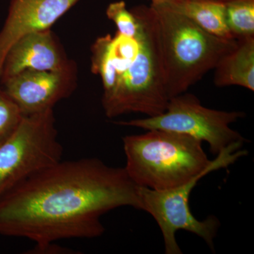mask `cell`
I'll use <instances>...</instances> for the list:
<instances>
[{
	"label": "cell",
	"instance_id": "obj_1",
	"mask_svg": "<svg viewBox=\"0 0 254 254\" xmlns=\"http://www.w3.org/2000/svg\"><path fill=\"white\" fill-rule=\"evenodd\" d=\"M141 210L138 187L124 168L98 158L60 160L37 172L0 198V235L43 247L65 239H93L114 209Z\"/></svg>",
	"mask_w": 254,
	"mask_h": 254
},
{
	"label": "cell",
	"instance_id": "obj_2",
	"mask_svg": "<svg viewBox=\"0 0 254 254\" xmlns=\"http://www.w3.org/2000/svg\"><path fill=\"white\" fill-rule=\"evenodd\" d=\"M123 137L125 168L138 187L155 190L187 183L211 163L203 142L183 133L160 129Z\"/></svg>",
	"mask_w": 254,
	"mask_h": 254
},
{
	"label": "cell",
	"instance_id": "obj_3",
	"mask_svg": "<svg viewBox=\"0 0 254 254\" xmlns=\"http://www.w3.org/2000/svg\"><path fill=\"white\" fill-rule=\"evenodd\" d=\"M151 6L158 21L165 88L170 100L214 69L236 46L237 40L213 36L167 4Z\"/></svg>",
	"mask_w": 254,
	"mask_h": 254
},
{
	"label": "cell",
	"instance_id": "obj_4",
	"mask_svg": "<svg viewBox=\"0 0 254 254\" xmlns=\"http://www.w3.org/2000/svg\"><path fill=\"white\" fill-rule=\"evenodd\" d=\"M130 10L139 25L136 35L139 48L113 93L102 100L105 115L109 118L130 113L157 116L165 111L170 100L165 88L154 9L151 5H140Z\"/></svg>",
	"mask_w": 254,
	"mask_h": 254
},
{
	"label": "cell",
	"instance_id": "obj_5",
	"mask_svg": "<svg viewBox=\"0 0 254 254\" xmlns=\"http://www.w3.org/2000/svg\"><path fill=\"white\" fill-rule=\"evenodd\" d=\"M243 145L244 142H237L229 145L216 155L204 171L180 186L163 190L138 187L141 210L149 213L160 227L165 254H182L176 239L177 232L180 230L200 237L214 251V239L220 222L215 216H209L203 220L195 218L190 210V193L203 177L220 169L227 168L245 156L247 151L242 149Z\"/></svg>",
	"mask_w": 254,
	"mask_h": 254
},
{
	"label": "cell",
	"instance_id": "obj_6",
	"mask_svg": "<svg viewBox=\"0 0 254 254\" xmlns=\"http://www.w3.org/2000/svg\"><path fill=\"white\" fill-rule=\"evenodd\" d=\"M53 110L23 116L0 145V198L28 177L62 160Z\"/></svg>",
	"mask_w": 254,
	"mask_h": 254
},
{
	"label": "cell",
	"instance_id": "obj_7",
	"mask_svg": "<svg viewBox=\"0 0 254 254\" xmlns=\"http://www.w3.org/2000/svg\"><path fill=\"white\" fill-rule=\"evenodd\" d=\"M245 114L205 108L194 95L190 93L173 97L163 113L154 117L120 121V126L136 127L145 130L160 129L183 133L206 142L210 151L216 156L229 145L245 142V138L230 125Z\"/></svg>",
	"mask_w": 254,
	"mask_h": 254
},
{
	"label": "cell",
	"instance_id": "obj_8",
	"mask_svg": "<svg viewBox=\"0 0 254 254\" xmlns=\"http://www.w3.org/2000/svg\"><path fill=\"white\" fill-rule=\"evenodd\" d=\"M23 116L53 110L77 86V66L63 71L24 70L1 82Z\"/></svg>",
	"mask_w": 254,
	"mask_h": 254
},
{
	"label": "cell",
	"instance_id": "obj_9",
	"mask_svg": "<svg viewBox=\"0 0 254 254\" xmlns=\"http://www.w3.org/2000/svg\"><path fill=\"white\" fill-rule=\"evenodd\" d=\"M76 66L51 28L32 32L18 40L5 56L0 83L24 70L63 71Z\"/></svg>",
	"mask_w": 254,
	"mask_h": 254
},
{
	"label": "cell",
	"instance_id": "obj_10",
	"mask_svg": "<svg viewBox=\"0 0 254 254\" xmlns=\"http://www.w3.org/2000/svg\"><path fill=\"white\" fill-rule=\"evenodd\" d=\"M81 0H11L0 30V68L11 47L32 32L49 29Z\"/></svg>",
	"mask_w": 254,
	"mask_h": 254
},
{
	"label": "cell",
	"instance_id": "obj_11",
	"mask_svg": "<svg viewBox=\"0 0 254 254\" xmlns=\"http://www.w3.org/2000/svg\"><path fill=\"white\" fill-rule=\"evenodd\" d=\"M214 69L215 86H238L254 91V38L237 40L236 46Z\"/></svg>",
	"mask_w": 254,
	"mask_h": 254
},
{
	"label": "cell",
	"instance_id": "obj_12",
	"mask_svg": "<svg viewBox=\"0 0 254 254\" xmlns=\"http://www.w3.org/2000/svg\"><path fill=\"white\" fill-rule=\"evenodd\" d=\"M170 9L190 18L197 26L213 36L235 39L227 27L225 2L222 0H170Z\"/></svg>",
	"mask_w": 254,
	"mask_h": 254
},
{
	"label": "cell",
	"instance_id": "obj_13",
	"mask_svg": "<svg viewBox=\"0 0 254 254\" xmlns=\"http://www.w3.org/2000/svg\"><path fill=\"white\" fill-rule=\"evenodd\" d=\"M91 71L99 75L103 87L102 100L109 97L115 90L120 68L114 50L113 37L106 35L100 37L91 47Z\"/></svg>",
	"mask_w": 254,
	"mask_h": 254
},
{
	"label": "cell",
	"instance_id": "obj_14",
	"mask_svg": "<svg viewBox=\"0 0 254 254\" xmlns=\"http://www.w3.org/2000/svg\"><path fill=\"white\" fill-rule=\"evenodd\" d=\"M227 27L235 39L254 38V0H227Z\"/></svg>",
	"mask_w": 254,
	"mask_h": 254
},
{
	"label": "cell",
	"instance_id": "obj_15",
	"mask_svg": "<svg viewBox=\"0 0 254 254\" xmlns=\"http://www.w3.org/2000/svg\"><path fill=\"white\" fill-rule=\"evenodd\" d=\"M23 117L16 105L6 94L0 83V145L16 131Z\"/></svg>",
	"mask_w": 254,
	"mask_h": 254
},
{
	"label": "cell",
	"instance_id": "obj_16",
	"mask_svg": "<svg viewBox=\"0 0 254 254\" xmlns=\"http://www.w3.org/2000/svg\"><path fill=\"white\" fill-rule=\"evenodd\" d=\"M106 14L116 25L119 33L129 38H136L139 25L131 10L127 9L125 1L110 3L107 8Z\"/></svg>",
	"mask_w": 254,
	"mask_h": 254
},
{
	"label": "cell",
	"instance_id": "obj_17",
	"mask_svg": "<svg viewBox=\"0 0 254 254\" xmlns=\"http://www.w3.org/2000/svg\"><path fill=\"white\" fill-rule=\"evenodd\" d=\"M74 251L69 250V249L63 248L55 245V242L53 243L48 244L43 247H35L29 251L28 254H74Z\"/></svg>",
	"mask_w": 254,
	"mask_h": 254
},
{
	"label": "cell",
	"instance_id": "obj_18",
	"mask_svg": "<svg viewBox=\"0 0 254 254\" xmlns=\"http://www.w3.org/2000/svg\"><path fill=\"white\" fill-rule=\"evenodd\" d=\"M152 4L153 5H159V4H165V3H168L170 0H151Z\"/></svg>",
	"mask_w": 254,
	"mask_h": 254
},
{
	"label": "cell",
	"instance_id": "obj_19",
	"mask_svg": "<svg viewBox=\"0 0 254 254\" xmlns=\"http://www.w3.org/2000/svg\"><path fill=\"white\" fill-rule=\"evenodd\" d=\"M222 1H227V0H222Z\"/></svg>",
	"mask_w": 254,
	"mask_h": 254
}]
</instances>
